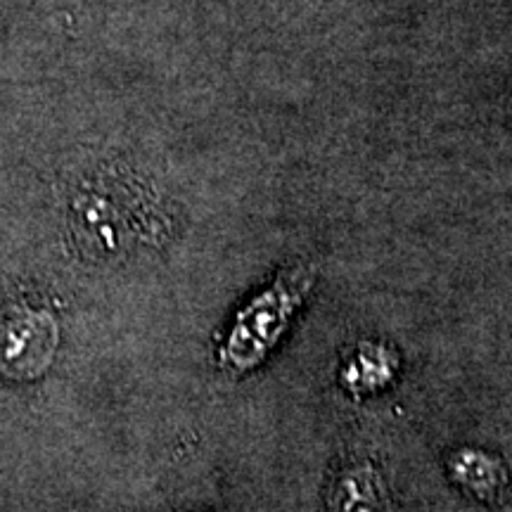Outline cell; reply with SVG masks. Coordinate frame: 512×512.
Segmentation results:
<instances>
[{
    "mask_svg": "<svg viewBox=\"0 0 512 512\" xmlns=\"http://www.w3.org/2000/svg\"><path fill=\"white\" fill-rule=\"evenodd\" d=\"M396 368H399V361L392 349L377 342H363L344 361L339 370V382L349 394L366 396L387 387L394 380Z\"/></svg>",
    "mask_w": 512,
    "mask_h": 512,
    "instance_id": "3957f363",
    "label": "cell"
},
{
    "mask_svg": "<svg viewBox=\"0 0 512 512\" xmlns=\"http://www.w3.org/2000/svg\"><path fill=\"white\" fill-rule=\"evenodd\" d=\"M318 278L313 264H297L283 271L235 316L219 349L223 370L242 375L254 370L280 342L292 318L302 309Z\"/></svg>",
    "mask_w": 512,
    "mask_h": 512,
    "instance_id": "6da1fadb",
    "label": "cell"
},
{
    "mask_svg": "<svg viewBox=\"0 0 512 512\" xmlns=\"http://www.w3.org/2000/svg\"><path fill=\"white\" fill-rule=\"evenodd\" d=\"M60 342L48 311L12 309L3 325V373L12 380H34L53 363Z\"/></svg>",
    "mask_w": 512,
    "mask_h": 512,
    "instance_id": "7a4b0ae2",
    "label": "cell"
},
{
    "mask_svg": "<svg viewBox=\"0 0 512 512\" xmlns=\"http://www.w3.org/2000/svg\"><path fill=\"white\" fill-rule=\"evenodd\" d=\"M448 472L463 489L470 491L479 498H494L503 489L508 477L505 467L498 458L484 451H458L456 456L448 460Z\"/></svg>",
    "mask_w": 512,
    "mask_h": 512,
    "instance_id": "5b68a950",
    "label": "cell"
},
{
    "mask_svg": "<svg viewBox=\"0 0 512 512\" xmlns=\"http://www.w3.org/2000/svg\"><path fill=\"white\" fill-rule=\"evenodd\" d=\"M328 512H382V489L373 467H349L335 477L328 489Z\"/></svg>",
    "mask_w": 512,
    "mask_h": 512,
    "instance_id": "277c9868",
    "label": "cell"
}]
</instances>
